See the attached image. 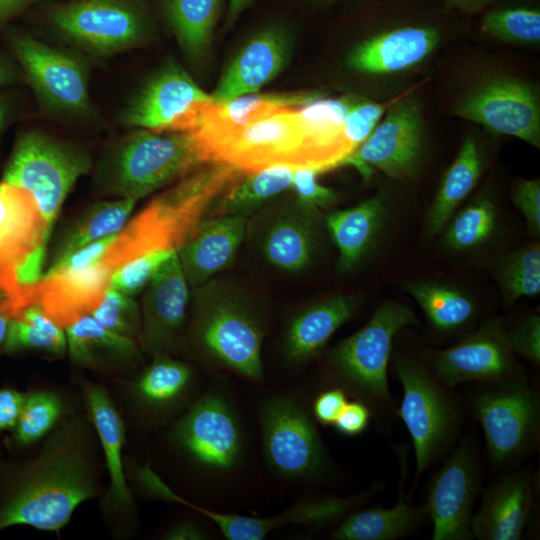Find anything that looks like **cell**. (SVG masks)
Segmentation results:
<instances>
[{"mask_svg": "<svg viewBox=\"0 0 540 540\" xmlns=\"http://www.w3.org/2000/svg\"><path fill=\"white\" fill-rule=\"evenodd\" d=\"M107 329L133 339L141 331V309L132 296L109 286L97 308L90 314Z\"/></svg>", "mask_w": 540, "mask_h": 540, "instance_id": "ee69618b", "label": "cell"}, {"mask_svg": "<svg viewBox=\"0 0 540 540\" xmlns=\"http://www.w3.org/2000/svg\"><path fill=\"white\" fill-rule=\"evenodd\" d=\"M2 346L7 353L36 350L61 356L67 350L65 329L56 324L36 301L8 319Z\"/></svg>", "mask_w": 540, "mask_h": 540, "instance_id": "d590c367", "label": "cell"}, {"mask_svg": "<svg viewBox=\"0 0 540 540\" xmlns=\"http://www.w3.org/2000/svg\"><path fill=\"white\" fill-rule=\"evenodd\" d=\"M8 318L0 313V348L3 345Z\"/></svg>", "mask_w": 540, "mask_h": 540, "instance_id": "94428289", "label": "cell"}, {"mask_svg": "<svg viewBox=\"0 0 540 540\" xmlns=\"http://www.w3.org/2000/svg\"><path fill=\"white\" fill-rule=\"evenodd\" d=\"M408 293L440 331L456 329L475 313L474 301L458 289L436 282L416 281L406 285Z\"/></svg>", "mask_w": 540, "mask_h": 540, "instance_id": "f35d334b", "label": "cell"}, {"mask_svg": "<svg viewBox=\"0 0 540 540\" xmlns=\"http://www.w3.org/2000/svg\"><path fill=\"white\" fill-rule=\"evenodd\" d=\"M422 108L407 96L388 105L368 138L340 166L354 167L368 180L375 171L394 179L410 178L422 156Z\"/></svg>", "mask_w": 540, "mask_h": 540, "instance_id": "7c38bea8", "label": "cell"}, {"mask_svg": "<svg viewBox=\"0 0 540 540\" xmlns=\"http://www.w3.org/2000/svg\"><path fill=\"white\" fill-rule=\"evenodd\" d=\"M482 172V158L476 141L469 137L462 143L446 171L430 207L427 228L437 234L447 224L456 208L473 190Z\"/></svg>", "mask_w": 540, "mask_h": 540, "instance_id": "1f68e13d", "label": "cell"}, {"mask_svg": "<svg viewBox=\"0 0 540 540\" xmlns=\"http://www.w3.org/2000/svg\"><path fill=\"white\" fill-rule=\"evenodd\" d=\"M421 510L403 496L391 508L373 507L351 514L332 533L338 540H394L406 535L422 520Z\"/></svg>", "mask_w": 540, "mask_h": 540, "instance_id": "e575fe53", "label": "cell"}, {"mask_svg": "<svg viewBox=\"0 0 540 540\" xmlns=\"http://www.w3.org/2000/svg\"><path fill=\"white\" fill-rule=\"evenodd\" d=\"M512 200L522 212L529 228L540 232V180H522L514 189Z\"/></svg>", "mask_w": 540, "mask_h": 540, "instance_id": "681fc988", "label": "cell"}, {"mask_svg": "<svg viewBox=\"0 0 540 540\" xmlns=\"http://www.w3.org/2000/svg\"><path fill=\"white\" fill-rule=\"evenodd\" d=\"M208 162L191 133L134 128L103 154L96 180L109 195L138 200Z\"/></svg>", "mask_w": 540, "mask_h": 540, "instance_id": "3957f363", "label": "cell"}, {"mask_svg": "<svg viewBox=\"0 0 540 540\" xmlns=\"http://www.w3.org/2000/svg\"><path fill=\"white\" fill-rule=\"evenodd\" d=\"M326 1H331V0H326Z\"/></svg>", "mask_w": 540, "mask_h": 540, "instance_id": "be15d7a7", "label": "cell"}, {"mask_svg": "<svg viewBox=\"0 0 540 540\" xmlns=\"http://www.w3.org/2000/svg\"><path fill=\"white\" fill-rule=\"evenodd\" d=\"M65 334L70 357L85 367L130 361L138 354L135 339L107 329L91 315L66 327Z\"/></svg>", "mask_w": 540, "mask_h": 540, "instance_id": "4dcf8cb0", "label": "cell"}, {"mask_svg": "<svg viewBox=\"0 0 540 540\" xmlns=\"http://www.w3.org/2000/svg\"><path fill=\"white\" fill-rule=\"evenodd\" d=\"M40 19L73 49L94 58H108L140 46L152 27L143 0L50 2Z\"/></svg>", "mask_w": 540, "mask_h": 540, "instance_id": "277c9868", "label": "cell"}, {"mask_svg": "<svg viewBox=\"0 0 540 540\" xmlns=\"http://www.w3.org/2000/svg\"><path fill=\"white\" fill-rule=\"evenodd\" d=\"M254 0H228L225 26L230 28Z\"/></svg>", "mask_w": 540, "mask_h": 540, "instance_id": "680465c9", "label": "cell"}, {"mask_svg": "<svg viewBox=\"0 0 540 540\" xmlns=\"http://www.w3.org/2000/svg\"><path fill=\"white\" fill-rule=\"evenodd\" d=\"M261 425L265 456L279 474L309 478L325 464L324 447L306 411L286 397L268 400L262 408Z\"/></svg>", "mask_w": 540, "mask_h": 540, "instance_id": "9a60e30c", "label": "cell"}, {"mask_svg": "<svg viewBox=\"0 0 540 540\" xmlns=\"http://www.w3.org/2000/svg\"><path fill=\"white\" fill-rule=\"evenodd\" d=\"M61 412L62 403L55 394L45 391L28 394L14 427L15 440L29 445L41 439L56 424Z\"/></svg>", "mask_w": 540, "mask_h": 540, "instance_id": "b9f144b4", "label": "cell"}, {"mask_svg": "<svg viewBox=\"0 0 540 540\" xmlns=\"http://www.w3.org/2000/svg\"><path fill=\"white\" fill-rule=\"evenodd\" d=\"M2 306H3V300H2V297L0 296V311L2 309Z\"/></svg>", "mask_w": 540, "mask_h": 540, "instance_id": "6125c7cd", "label": "cell"}, {"mask_svg": "<svg viewBox=\"0 0 540 540\" xmlns=\"http://www.w3.org/2000/svg\"><path fill=\"white\" fill-rule=\"evenodd\" d=\"M50 233L32 194L0 182V291L6 299L35 293Z\"/></svg>", "mask_w": 540, "mask_h": 540, "instance_id": "ba28073f", "label": "cell"}, {"mask_svg": "<svg viewBox=\"0 0 540 540\" xmlns=\"http://www.w3.org/2000/svg\"><path fill=\"white\" fill-rule=\"evenodd\" d=\"M286 43L282 27L271 25L259 30L225 70L212 99L223 103L258 92L282 70L287 55Z\"/></svg>", "mask_w": 540, "mask_h": 540, "instance_id": "d4e9b609", "label": "cell"}, {"mask_svg": "<svg viewBox=\"0 0 540 540\" xmlns=\"http://www.w3.org/2000/svg\"><path fill=\"white\" fill-rule=\"evenodd\" d=\"M190 379L191 371L186 364L158 353L139 378L136 389L146 403L164 406L180 397Z\"/></svg>", "mask_w": 540, "mask_h": 540, "instance_id": "ab89813d", "label": "cell"}, {"mask_svg": "<svg viewBox=\"0 0 540 540\" xmlns=\"http://www.w3.org/2000/svg\"><path fill=\"white\" fill-rule=\"evenodd\" d=\"M171 436L194 460L211 469H230L241 454L239 424L217 394L199 399L177 422Z\"/></svg>", "mask_w": 540, "mask_h": 540, "instance_id": "ac0fdd59", "label": "cell"}, {"mask_svg": "<svg viewBox=\"0 0 540 540\" xmlns=\"http://www.w3.org/2000/svg\"><path fill=\"white\" fill-rule=\"evenodd\" d=\"M444 8L451 12L475 15L485 11L497 0H439Z\"/></svg>", "mask_w": 540, "mask_h": 540, "instance_id": "11a10c76", "label": "cell"}, {"mask_svg": "<svg viewBox=\"0 0 540 540\" xmlns=\"http://www.w3.org/2000/svg\"><path fill=\"white\" fill-rule=\"evenodd\" d=\"M83 394L103 448L109 474L107 505L113 508L129 507L133 504V499L123 470L125 430L121 416L103 387L88 383L84 386Z\"/></svg>", "mask_w": 540, "mask_h": 540, "instance_id": "83f0119b", "label": "cell"}, {"mask_svg": "<svg viewBox=\"0 0 540 540\" xmlns=\"http://www.w3.org/2000/svg\"><path fill=\"white\" fill-rule=\"evenodd\" d=\"M502 287L511 301L536 296L540 292V248L527 246L515 253L503 266Z\"/></svg>", "mask_w": 540, "mask_h": 540, "instance_id": "7bdbcfd3", "label": "cell"}, {"mask_svg": "<svg viewBox=\"0 0 540 540\" xmlns=\"http://www.w3.org/2000/svg\"><path fill=\"white\" fill-rule=\"evenodd\" d=\"M369 419V409L362 403L352 402L346 404L334 425L340 433L355 436L367 428Z\"/></svg>", "mask_w": 540, "mask_h": 540, "instance_id": "816d5d0a", "label": "cell"}, {"mask_svg": "<svg viewBox=\"0 0 540 540\" xmlns=\"http://www.w3.org/2000/svg\"><path fill=\"white\" fill-rule=\"evenodd\" d=\"M168 540H200L205 535L194 523L183 522L171 528L163 537Z\"/></svg>", "mask_w": 540, "mask_h": 540, "instance_id": "6f0895ef", "label": "cell"}, {"mask_svg": "<svg viewBox=\"0 0 540 540\" xmlns=\"http://www.w3.org/2000/svg\"><path fill=\"white\" fill-rule=\"evenodd\" d=\"M455 114L495 135L517 137L540 147V105L534 88L511 77L492 78L459 100Z\"/></svg>", "mask_w": 540, "mask_h": 540, "instance_id": "5bb4252c", "label": "cell"}, {"mask_svg": "<svg viewBox=\"0 0 540 540\" xmlns=\"http://www.w3.org/2000/svg\"><path fill=\"white\" fill-rule=\"evenodd\" d=\"M10 55L21 69L45 112L62 118L94 116L89 94L90 66L87 56L75 49L51 46L31 33L12 26L3 29Z\"/></svg>", "mask_w": 540, "mask_h": 540, "instance_id": "8992f818", "label": "cell"}, {"mask_svg": "<svg viewBox=\"0 0 540 540\" xmlns=\"http://www.w3.org/2000/svg\"><path fill=\"white\" fill-rule=\"evenodd\" d=\"M319 214L297 201L294 207L277 213L267 224L261 241L267 262L291 273L306 269L316 251Z\"/></svg>", "mask_w": 540, "mask_h": 540, "instance_id": "484cf974", "label": "cell"}, {"mask_svg": "<svg viewBox=\"0 0 540 540\" xmlns=\"http://www.w3.org/2000/svg\"><path fill=\"white\" fill-rule=\"evenodd\" d=\"M22 81L21 69L13 57L0 52V90Z\"/></svg>", "mask_w": 540, "mask_h": 540, "instance_id": "9f6ffc18", "label": "cell"}, {"mask_svg": "<svg viewBox=\"0 0 540 540\" xmlns=\"http://www.w3.org/2000/svg\"><path fill=\"white\" fill-rule=\"evenodd\" d=\"M513 352L539 365L540 362V318L527 317L512 333L507 334Z\"/></svg>", "mask_w": 540, "mask_h": 540, "instance_id": "c3c4849f", "label": "cell"}, {"mask_svg": "<svg viewBox=\"0 0 540 540\" xmlns=\"http://www.w3.org/2000/svg\"><path fill=\"white\" fill-rule=\"evenodd\" d=\"M388 104L357 96L342 129L344 146L351 155L382 119Z\"/></svg>", "mask_w": 540, "mask_h": 540, "instance_id": "f6af8a7d", "label": "cell"}, {"mask_svg": "<svg viewBox=\"0 0 540 540\" xmlns=\"http://www.w3.org/2000/svg\"><path fill=\"white\" fill-rule=\"evenodd\" d=\"M26 396L13 389H0V431L15 427Z\"/></svg>", "mask_w": 540, "mask_h": 540, "instance_id": "f5cc1de1", "label": "cell"}, {"mask_svg": "<svg viewBox=\"0 0 540 540\" xmlns=\"http://www.w3.org/2000/svg\"><path fill=\"white\" fill-rule=\"evenodd\" d=\"M354 296L338 295L312 305L290 323L284 342L289 360L305 361L314 356L347 322L356 309Z\"/></svg>", "mask_w": 540, "mask_h": 540, "instance_id": "f1b7e54d", "label": "cell"}, {"mask_svg": "<svg viewBox=\"0 0 540 540\" xmlns=\"http://www.w3.org/2000/svg\"><path fill=\"white\" fill-rule=\"evenodd\" d=\"M385 215V198L378 194L326 217L327 229L339 252L341 271L352 270L364 258L375 242Z\"/></svg>", "mask_w": 540, "mask_h": 540, "instance_id": "f546056e", "label": "cell"}, {"mask_svg": "<svg viewBox=\"0 0 540 540\" xmlns=\"http://www.w3.org/2000/svg\"><path fill=\"white\" fill-rule=\"evenodd\" d=\"M196 316V336L221 364L252 381L263 376L261 347L263 330L259 320L234 297L212 291Z\"/></svg>", "mask_w": 540, "mask_h": 540, "instance_id": "8fae6325", "label": "cell"}, {"mask_svg": "<svg viewBox=\"0 0 540 540\" xmlns=\"http://www.w3.org/2000/svg\"><path fill=\"white\" fill-rule=\"evenodd\" d=\"M534 486L526 472L500 478L482 495L471 532L479 540H518L535 517Z\"/></svg>", "mask_w": 540, "mask_h": 540, "instance_id": "603a6c76", "label": "cell"}, {"mask_svg": "<svg viewBox=\"0 0 540 540\" xmlns=\"http://www.w3.org/2000/svg\"><path fill=\"white\" fill-rule=\"evenodd\" d=\"M442 38L439 25L402 22L380 29L360 42L348 55L347 65L367 75H390L409 70L426 60Z\"/></svg>", "mask_w": 540, "mask_h": 540, "instance_id": "d6986e66", "label": "cell"}, {"mask_svg": "<svg viewBox=\"0 0 540 540\" xmlns=\"http://www.w3.org/2000/svg\"><path fill=\"white\" fill-rule=\"evenodd\" d=\"M78 429L67 424L21 470L0 503V530L29 525L58 531L98 490Z\"/></svg>", "mask_w": 540, "mask_h": 540, "instance_id": "6da1fadb", "label": "cell"}, {"mask_svg": "<svg viewBox=\"0 0 540 540\" xmlns=\"http://www.w3.org/2000/svg\"><path fill=\"white\" fill-rule=\"evenodd\" d=\"M347 403L345 393L341 389L327 390L316 398L313 412L321 424L334 425Z\"/></svg>", "mask_w": 540, "mask_h": 540, "instance_id": "f907efd6", "label": "cell"}, {"mask_svg": "<svg viewBox=\"0 0 540 540\" xmlns=\"http://www.w3.org/2000/svg\"><path fill=\"white\" fill-rule=\"evenodd\" d=\"M296 109H283L245 126H199L191 131L208 161L247 173L275 165L310 168L306 136Z\"/></svg>", "mask_w": 540, "mask_h": 540, "instance_id": "5b68a950", "label": "cell"}, {"mask_svg": "<svg viewBox=\"0 0 540 540\" xmlns=\"http://www.w3.org/2000/svg\"><path fill=\"white\" fill-rule=\"evenodd\" d=\"M169 498L208 517L228 540H262L278 528L297 523L326 524L336 520L340 513V505L335 498L299 504L283 513L265 518L213 512L191 504L173 492Z\"/></svg>", "mask_w": 540, "mask_h": 540, "instance_id": "4316f807", "label": "cell"}, {"mask_svg": "<svg viewBox=\"0 0 540 540\" xmlns=\"http://www.w3.org/2000/svg\"><path fill=\"white\" fill-rule=\"evenodd\" d=\"M318 174V171L311 168H297L294 171L292 187L300 205L320 213L336 201L337 195L333 189L317 181Z\"/></svg>", "mask_w": 540, "mask_h": 540, "instance_id": "7dc6e473", "label": "cell"}, {"mask_svg": "<svg viewBox=\"0 0 540 540\" xmlns=\"http://www.w3.org/2000/svg\"><path fill=\"white\" fill-rule=\"evenodd\" d=\"M479 486L478 464L463 443L435 475L425 507L433 521V540H469Z\"/></svg>", "mask_w": 540, "mask_h": 540, "instance_id": "e0dca14e", "label": "cell"}, {"mask_svg": "<svg viewBox=\"0 0 540 540\" xmlns=\"http://www.w3.org/2000/svg\"><path fill=\"white\" fill-rule=\"evenodd\" d=\"M246 217L207 216L177 252L189 286H204L233 261L246 231Z\"/></svg>", "mask_w": 540, "mask_h": 540, "instance_id": "cb8c5ba5", "label": "cell"}, {"mask_svg": "<svg viewBox=\"0 0 540 540\" xmlns=\"http://www.w3.org/2000/svg\"><path fill=\"white\" fill-rule=\"evenodd\" d=\"M92 165L88 151L39 130L20 133L3 171V181L30 192L48 227L70 190Z\"/></svg>", "mask_w": 540, "mask_h": 540, "instance_id": "52a82bcc", "label": "cell"}, {"mask_svg": "<svg viewBox=\"0 0 540 540\" xmlns=\"http://www.w3.org/2000/svg\"><path fill=\"white\" fill-rule=\"evenodd\" d=\"M171 256L150 253L133 258L113 271L110 286L133 297L146 287L158 268Z\"/></svg>", "mask_w": 540, "mask_h": 540, "instance_id": "bcb514c9", "label": "cell"}, {"mask_svg": "<svg viewBox=\"0 0 540 540\" xmlns=\"http://www.w3.org/2000/svg\"><path fill=\"white\" fill-rule=\"evenodd\" d=\"M13 114V106L11 100L4 94L0 93V132L9 123Z\"/></svg>", "mask_w": 540, "mask_h": 540, "instance_id": "91938a15", "label": "cell"}, {"mask_svg": "<svg viewBox=\"0 0 540 540\" xmlns=\"http://www.w3.org/2000/svg\"><path fill=\"white\" fill-rule=\"evenodd\" d=\"M396 371L403 387L400 417L415 449L421 473L444 449L458 424V414L440 386L414 363L398 358Z\"/></svg>", "mask_w": 540, "mask_h": 540, "instance_id": "4fadbf2b", "label": "cell"}, {"mask_svg": "<svg viewBox=\"0 0 540 540\" xmlns=\"http://www.w3.org/2000/svg\"><path fill=\"white\" fill-rule=\"evenodd\" d=\"M223 0H160L161 14L180 47L199 58L208 47Z\"/></svg>", "mask_w": 540, "mask_h": 540, "instance_id": "d6a6232c", "label": "cell"}, {"mask_svg": "<svg viewBox=\"0 0 540 540\" xmlns=\"http://www.w3.org/2000/svg\"><path fill=\"white\" fill-rule=\"evenodd\" d=\"M496 217V208L490 199H475L449 224L444 236L446 245L453 250H466L482 244L494 231Z\"/></svg>", "mask_w": 540, "mask_h": 540, "instance_id": "60d3db41", "label": "cell"}, {"mask_svg": "<svg viewBox=\"0 0 540 540\" xmlns=\"http://www.w3.org/2000/svg\"><path fill=\"white\" fill-rule=\"evenodd\" d=\"M474 407L495 462L520 455L534 440L539 424V400L522 382L481 391L474 399Z\"/></svg>", "mask_w": 540, "mask_h": 540, "instance_id": "2e32d148", "label": "cell"}, {"mask_svg": "<svg viewBox=\"0 0 540 540\" xmlns=\"http://www.w3.org/2000/svg\"><path fill=\"white\" fill-rule=\"evenodd\" d=\"M210 97L182 67L169 62L129 100L120 121L125 127L167 131L194 103Z\"/></svg>", "mask_w": 540, "mask_h": 540, "instance_id": "44dd1931", "label": "cell"}, {"mask_svg": "<svg viewBox=\"0 0 540 540\" xmlns=\"http://www.w3.org/2000/svg\"><path fill=\"white\" fill-rule=\"evenodd\" d=\"M480 27L502 42L538 45L540 9L530 2L497 0L483 13Z\"/></svg>", "mask_w": 540, "mask_h": 540, "instance_id": "74e56055", "label": "cell"}, {"mask_svg": "<svg viewBox=\"0 0 540 540\" xmlns=\"http://www.w3.org/2000/svg\"><path fill=\"white\" fill-rule=\"evenodd\" d=\"M47 0H0V29Z\"/></svg>", "mask_w": 540, "mask_h": 540, "instance_id": "db71d44e", "label": "cell"}, {"mask_svg": "<svg viewBox=\"0 0 540 540\" xmlns=\"http://www.w3.org/2000/svg\"><path fill=\"white\" fill-rule=\"evenodd\" d=\"M241 173L220 161L202 164L128 220L106 250L104 261L114 271L141 255L177 253Z\"/></svg>", "mask_w": 540, "mask_h": 540, "instance_id": "7a4b0ae2", "label": "cell"}, {"mask_svg": "<svg viewBox=\"0 0 540 540\" xmlns=\"http://www.w3.org/2000/svg\"><path fill=\"white\" fill-rule=\"evenodd\" d=\"M137 200L128 197L92 205L69 229L59 243L55 260L111 234L125 226Z\"/></svg>", "mask_w": 540, "mask_h": 540, "instance_id": "8d00e7d4", "label": "cell"}, {"mask_svg": "<svg viewBox=\"0 0 540 540\" xmlns=\"http://www.w3.org/2000/svg\"><path fill=\"white\" fill-rule=\"evenodd\" d=\"M116 234L53 261L37 286V301L60 327L90 315L103 299L113 273L103 256Z\"/></svg>", "mask_w": 540, "mask_h": 540, "instance_id": "9c48e42d", "label": "cell"}, {"mask_svg": "<svg viewBox=\"0 0 540 540\" xmlns=\"http://www.w3.org/2000/svg\"><path fill=\"white\" fill-rule=\"evenodd\" d=\"M416 324L417 318L407 305L382 303L365 326L335 347L331 355L334 369L362 393L382 401L388 399L387 367L394 336Z\"/></svg>", "mask_w": 540, "mask_h": 540, "instance_id": "30bf717a", "label": "cell"}, {"mask_svg": "<svg viewBox=\"0 0 540 540\" xmlns=\"http://www.w3.org/2000/svg\"><path fill=\"white\" fill-rule=\"evenodd\" d=\"M434 368L450 388L467 381L510 383L515 374L513 351L498 323H489L459 344L438 351Z\"/></svg>", "mask_w": 540, "mask_h": 540, "instance_id": "ffe728a7", "label": "cell"}, {"mask_svg": "<svg viewBox=\"0 0 540 540\" xmlns=\"http://www.w3.org/2000/svg\"><path fill=\"white\" fill-rule=\"evenodd\" d=\"M287 165L241 173L225 190L216 203L213 215H239L247 217L266 201L292 187L294 171Z\"/></svg>", "mask_w": 540, "mask_h": 540, "instance_id": "836d02e7", "label": "cell"}, {"mask_svg": "<svg viewBox=\"0 0 540 540\" xmlns=\"http://www.w3.org/2000/svg\"><path fill=\"white\" fill-rule=\"evenodd\" d=\"M189 284L177 253L154 273L143 296L139 340L161 353L175 339L186 315Z\"/></svg>", "mask_w": 540, "mask_h": 540, "instance_id": "7402d4cb", "label": "cell"}]
</instances>
